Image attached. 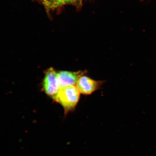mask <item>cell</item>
I'll return each instance as SVG.
<instances>
[{"mask_svg": "<svg viewBox=\"0 0 156 156\" xmlns=\"http://www.w3.org/2000/svg\"><path fill=\"white\" fill-rule=\"evenodd\" d=\"M80 92L76 86L61 87L58 94L53 99L63 108L65 116L75 110L80 100Z\"/></svg>", "mask_w": 156, "mask_h": 156, "instance_id": "cell-1", "label": "cell"}, {"mask_svg": "<svg viewBox=\"0 0 156 156\" xmlns=\"http://www.w3.org/2000/svg\"><path fill=\"white\" fill-rule=\"evenodd\" d=\"M60 88L57 72L53 67L46 70L42 82V90L53 99L58 94Z\"/></svg>", "mask_w": 156, "mask_h": 156, "instance_id": "cell-2", "label": "cell"}, {"mask_svg": "<svg viewBox=\"0 0 156 156\" xmlns=\"http://www.w3.org/2000/svg\"><path fill=\"white\" fill-rule=\"evenodd\" d=\"M105 83V81L95 80L84 75L80 78L76 87L81 94L90 95L100 89Z\"/></svg>", "mask_w": 156, "mask_h": 156, "instance_id": "cell-3", "label": "cell"}, {"mask_svg": "<svg viewBox=\"0 0 156 156\" xmlns=\"http://www.w3.org/2000/svg\"><path fill=\"white\" fill-rule=\"evenodd\" d=\"M87 71L77 72L60 71L57 72L60 88L69 86H76L77 83L82 76L87 73Z\"/></svg>", "mask_w": 156, "mask_h": 156, "instance_id": "cell-4", "label": "cell"}, {"mask_svg": "<svg viewBox=\"0 0 156 156\" xmlns=\"http://www.w3.org/2000/svg\"><path fill=\"white\" fill-rule=\"evenodd\" d=\"M47 10H53L59 7V0H37Z\"/></svg>", "mask_w": 156, "mask_h": 156, "instance_id": "cell-5", "label": "cell"}, {"mask_svg": "<svg viewBox=\"0 0 156 156\" xmlns=\"http://www.w3.org/2000/svg\"><path fill=\"white\" fill-rule=\"evenodd\" d=\"M76 0H59V7L67 4H70L75 2Z\"/></svg>", "mask_w": 156, "mask_h": 156, "instance_id": "cell-6", "label": "cell"}]
</instances>
